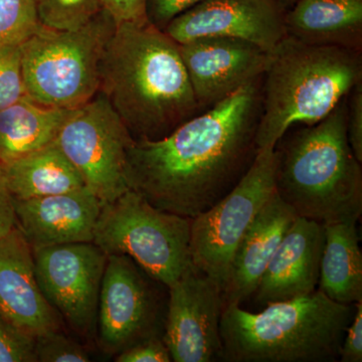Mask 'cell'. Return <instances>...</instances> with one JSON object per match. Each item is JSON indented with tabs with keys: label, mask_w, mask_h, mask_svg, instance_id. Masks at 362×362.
<instances>
[{
	"label": "cell",
	"mask_w": 362,
	"mask_h": 362,
	"mask_svg": "<svg viewBox=\"0 0 362 362\" xmlns=\"http://www.w3.org/2000/svg\"><path fill=\"white\" fill-rule=\"evenodd\" d=\"M357 223L358 221H344L324 225L318 290L340 304L362 301V254Z\"/></svg>",
	"instance_id": "obj_20"
},
{
	"label": "cell",
	"mask_w": 362,
	"mask_h": 362,
	"mask_svg": "<svg viewBox=\"0 0 362 362\" xmlns=\"http://www.w3.org/2000/svg\"><path fill=\"white\" fill-rule=\"evenodd\" d=\"M16 226L13 199L7 187L4 168L0 165V237Z\"/></svg>",
	"instance_id": "obj_33"
},
{
	"label": "cell",
	"mask_w": 362,
	"mask_h": 362,
	"mask_svg": "<svg viewBox=\"0 0 362 362\" xmlns=\"http://www.w3.org/2000/svg\"><path fill=\"white\" fill-rule=\"evenodd\" d=\"M16 226L33 251L93 243L103 202L86 187L65 194L13 201Z\"/></svg>",
	"instance_id": "obj_16"
},
{
	"label": "cell",
	"mask_w": 362,
	"mask_h": 362,
	"mask_svg": "<svg viewBox=\"0 0 362 362\" xmlns=\"http://www.w3.org/2000/svg\"><path fill=\"white\" fill-rule=\"evenodd\" d=\"M324 243L323 223L297 216L252 295L257 303L265 307L317 291Z\"/></svg>",
	"instance_id": "obj_17"
},
{
	"label": "cell",
	"mask_w": 362,
	"mask_h": 362,
	"mask_svg": "<svg viewBox=\"0 0 362 362\" xmlns=\"http://www.w3.org/2000/svg\"><path fill=\"white\" fill-rule=\"evenodd\" d=\"M285 13L279 0H202L178 14L163 32L177 44L226 37L271 52L287 35Z\"/></svg>",
	"instance_id": "obj_13"
},
{
	"label": "cell",
	"mask_w": 362,
	"mask_h": 362,
	"mask_svg": "<svg viewBox=\"0 0 362 362\" xmlns=\"http://www.w3.org/2000/svg\"><path fill=\"white\" fill-rule=\"evenodd\" d=\"M275 148L262 150L230 194L192 218V264L226 288L233 256L247 228L276 194Z\"/></svg>",
	"instance_id": "obj_8"
},
{
	"label": "cell",
	"mask_w": 362,
	"mask_h": 362,
	"mask_svg": "<svg viewBox=\"0 0 362 362\" xmlns=\"http://www.w3.org/2000/svg\"><path fill=\"white\" fill-rule=\"evenodd\" d=\"M339 361H362V301L356 303L354 319L345 332L340 347Z\"/></svg>",
	"instance_id": "obj_32"
},
{
	"label": "cell",
	"mask_w": 362,
	"mask_h": 362,
	"mask_svg": "<svg viewBox=\"0 0 362 362\" xmlns=\"http://www.w3.org/2000/svg\"><path fill=\"white\" fill-rule=\"evenodd\" d=\"M356 304L322 292L267 305L258 313L226 305L221 314V361L337 362Z\"/></svg>",
	"instance_id": "obj_4"
},
{
	"label": "cell",
	"mask_w": 362,
	"mask_h": 362,
	"mask_svg": "<svg viewBox=\"0 0 362 362\" xmlns=\"http://www.w3.org/2000/svg\"><path fill=\"white\" fill-rule=\"evenodd\" d=\"M135 140L101 93L71 110L54 143L104 204L129 190L128 151Z\"/></svg>",
	"instance_id": "obj_10"
},
{
	"label": "cell",
	"mask_w": 362,
	"mask_h": 362,
	"mask_svg": "<svg viewBox=\"0 0 362 362\" xmlns=\"http://www.w3.org/2000/svg\"><path fill=\"white\" fill-rule=\"evenodd\" d=\"M285 28L304 44L362 52V0H297L286 9Z\"/></svg>",
	"instance_id": "obj_19"
},
{
	"label": "cell",
	"mask_w": 362,
	"mask_h": 362,
	"mask_svg": "<svg viewBox=\"0 0 362 362\" xmlns=\"http://www.w3.org/2000/svg\"><path fill=\"white\" fill-rule=\"evenodd\" d=\"M35 338L0 315V362H37Z\"/></svg>",
	"instance_id": "obj_27"
},
{
	"label": "cell",
	"mask_w": 362,
	"mask_h": 362,
	"mask_svg": "<svg viewBox=\"0 0 362 362\" xmlns=\"http://www.w3.org/2000/svg\"><path fill=\"white\" fill-rule=\"evenodd\" d=\"M168 291L163 339L173 361H220L225 304L218 285L192 264Z\"/></svg>",
	"instance_id": "obj_12"
},
{
	"label": "cell",
	"mask_w": 362,
	"mask_h": 362,
	"mask_svg": "<svg viewBox=\"0 0 362 362\" xmlns=\"http://www.w3.org/2000/svg\"><path fill=\"white\" fill-rule=\"evenodd\" d=\"M99 93L135 141L161 139L204 112L180 45L149 21L116 25L102 57Z\"/></svg>",
	"instance_id": "obj_2"
},
{
	"label": "cell",
	"mask_w": 362,
	"mask_h": 362,
	"mask_svg": "<svg viewBox=\"0 0 362 362\" xmlns=\"http://www.w3.org/2000/svg\"><path fill=\"white\" fill-rule=\"evenodd\" d=\"M104 11L110 14L116 25L148 21L146 0H100Z\"/></svg>",
	"instance_id": "obj_31"
},
{
	"label": "cell",
	"mask_w": 362,
	"mask_h": 362,
	"mask_svg": "<svg viewBox=\"0 0 362 362\" xmlns=\"http://www.w3.org/2000/svg\"><path fill=\"white\" fill-rule=\"evenodd\" d=\"M0 315L35 338L65 326L37 284L32 247L16 226L0 237Z\"/></svg>",
	"instance_id": "obj_15"
},
{
	"label": "cell",
	"mask_w": 362,
	"mask_h": 362,
	"mask_svg": "<svg viewBox=\"0 0 362 362\" xmlns=\"http://www.w3.org/2000/svg\"><path fill=\"white\" fill-rule=\"evenodd\" d=\"M279 1L281 2V4H283L286 7V9L289 8L290 6H292V4H294L295 2L297 1V0H279Z\"/></svg>",
	"instance_id": "obj_34"
},
{
	"label": "cell",
	"mask_w": 362,
	"mask_h": 362,
	"mask_svg": "<svg viewBox=\"0 0 362 362\" xmlns=\"http://www.w3.org/2000/svg\"><path fill=\"white\" fill-rule=\"evenodd\" d=\"M40 25L57 30L82 28L103 11L100 0H37Z\"/></svg>",
	"instance_id": "obj_23"
},
{
	"label": "cell",
	"mask_w": 362,
	"mask_h": 362,
	"mask_svg": "<svg viewBox=\"0 0 362 362\" xmlns=\"http://www.w3.org/2000/svg\"><path fill=\"white\" fill-rule=\"evenodd\" d=\"M21 45L0 49V110L25 97Z\"/></svg>",
	"instance_id": "obj_26"
},
{
	"label": "cell",
	"mask_w": 362,
	"mask_h": 362,
	"mask_svg": "<svg viewBox=\"0 0 362 362\" xmlns=\"http://www.w3.org/2000/svg\"><path fill=\"white\" fill-rule=\"evenodd\" d=\"M163 287L130 257L107 256L95 340L102 352L115 356L143 340L163 337L168 300Z\"/></svg>",
	"instance_id": "obj_9"
},
{
	"label": "cell",
	"mask_w": 362,
	"mask_h": 362,
	"mask_svg": "<svg viewBox=\"0 0 362 362\" xmlns=\"http://www.w3.org/2000/svg\"><path fill=\"white\" fill-rule=\"evenodd\" d=\"M116 362H170V352L163 337H151L136 343L114 356Z\"/></svg>",
	"instance_id": "obj_29"
},
{
	"label": "cell",
	"mask_w": 362,
	"mask_h": 362,
	"mask_svg": "<svg viewBox=\"0 0 362 362\" xmlns=\"http://www.w3.org/2000/svg\"><path fill=\"white\" fill-rule=\"evenodd\" d=\"M71 110L42 106L26 96L0 110V165L54 142Z\"/></svg>",
	"instance_id": "obj_22"
},
{
	"label": "cell",
	"mask_w": 362,
	"mask_h": 362,
	"mask_svg": "<svg viewBox=\"0 0 362 362\" xmlns=\"http://www.w3.org/2000/svg\"><path fill=\"white\" fill-rule=\"evenodd\" d=\"M264 76L165 137L134 141L126 170L130 189L157 209L190 218L230 194L259 153Z\"/></svg>",
	"instance_id": "obj_1"
},
{
	"label": "cell",
	"mask_w": 362,
	"mask_h": 362,
	"mask_svg": "<svg viewBox=\"0 0 362 362\" xmlns=\"http://www.w3.org/2000/svg\"><path fill=\"white\" fill-rule=\"evenodd\" d=\"M346 97L275 146L278 197L297 216L323 225L359 221L362 214V163L347 140Z\"/></svg>",
	"instance_id": "obj_3"
},
{
	"label": "cell",
	"mask_w": 362,
	"mask_h": 362,
	"mask_svg": "<svg viewBox=\"0 0 362 362\" xmlns=\"http://www.w3.org/2000/svg\"><path fill=\"white\" fill-rule=\"evenodd\" d=\"M202 0H146L147 20L163 30L173 18Z\"/></svg>",
	"instance_id": "obj_30"
},
{
	"label": "cell",
	"mask_w": 362,
	"mask_h": 362,
	"mask_svg": "<svg viewBox=\"0 0 362 362\" xmlns=\"http://www.w3.org/2000/svg\"><path fill=\"white\" fill-rule=\"evenodd\" d=\"M1 166L13 201L65 194L85 187L82 176L54 141Z\"/></svg>",
	"instance_id": "obj_21"
},
{
	"label": "cell",
	"mask_w": 362,
	"mask_h": 362,
	"mask_svg": "<svg viewBox=\"0 0 362 362\" xmlns=\"http://www.w3.org/2000/svg\"><path fill=\"white\" fill-rule=\"evenodd\" d=\"M178 45L202 111L265 75L270 63V52L233 37H201Z\"/></svg>",
	"instance_id": "obj_14"
},
{
	"label": "cell",
	"mask_w": 362,
	"mask_h": 362,
	"mask_svg": "<svg viewBox=\"0 0 362 362\" xmlns=\"http://www.w3.org/2000/svg\"><path fill=\"white\" fill-rule=\"evenodd\" d=\"M33 255L35 278L47 301L78 337L95 342L107 255L94 243L47 247Z\"/></svg>",
	"instance_id": "obj_11"
},
{
	"label": "cell",
	"mask_w": 362,
	"mask_h": 362,
	"mask_svg": "<svg viewBox=\"0 0 362 362\" xmlns=\"http://www.w3.org/2000/svg\"><path fill=\"white\" fill-rule=\"evenodd\" d=\"M270 56L257 131L258 152L275 148L294 124L322 120L362 82V52L307 45L286 35Z\"/></svg>",
	"instance_id": "obj_5"
},
{
	"label": "cell",
	"mask_w": 362,
	"mask_h": 362,
	"mask_svg": "<svg viewBox=\"0 0 362 362\" xmlns=\"http://www.w3.org/2000/svg\"><path fill=\"white\" fill-rule=\"evenodd\" d=\"M296 218L277 192L259 211L233 256L223 291L225 306L240 305L254 295L267 266Z\"/></svg>",
	"instance_id": "obj_18"
},
{
	"label": "cell",
	"mask_w": 362,
	"mask_h": 362,
	"mask_svg": "<svg viewBox=\"0 0 362 362\" xmlns=\"http://www.w3.org/2000/svg\"><path fill=\"white\" fill-rule=\"evenodd\" d=\"M40 25L37 0H0V49L23 44Z\"/></svg>",
	"instance_id": "obj_24"
},
{
	"label": "cell",
	"mask_w": 362,
	"mask_h": 362,
	"mask_svg": "<svg viewBox=\"0 0 362 362\" xmlns=\"http://www.w3.org/2000/svg\"><path fill=\"white\" fill-rule=\"evenodd\" d=\"M116 23L106 11L74 30L40 25L21 45V74L28 99L59 109H75L99 93L100 68Z\"/></svg>",
	"instance_id": "obj_6"
},
{
	"label": "cell",
	"mask_w": 362,
	"mask_h": 362,
	"mask_svg": "<svg viewBox=\"0 0 362 362\" xmlns=\"http://www.w3.org/2000/svg\"><path fill=\"white\" fill-rule=\"evenodd\" d=\"M37 362H88L90 357L85 345L71 339L64 330L35 337Z\"/></svg>",
	"instance_id": "obj_25"
},
{
	"label": "cell",
	"mask_w": 362,
	"mask_h": 362,
	"mask_svg": "<svg viewBox=\"0 0 362 362\" xmlns=\"http://www.w3.org/2000/svg\"><path fill=\"white\" fill-rule=\"evenodd\" d=\"M346 134L350 148L362 163V82L346 97Z\"/></svg>",
	"instance_id": "obj_28"
},
{
	"label": "cell",
	"mask_w": 362,
	"mask_h": 362,
	"mask_svg": "<svg viewBox=\"0 0 362 362\" xmlns=\"http://www.w3.org/2000/svg\"><path fill=\"white\" fill-rule=\"evenodd\" d=\"M192 218L152 206L129 189L102 206L93 243L107 255H126L169 287L192 265Z\"/></svg>",
	"instance_id": "obj_7"
}]
</instances>
